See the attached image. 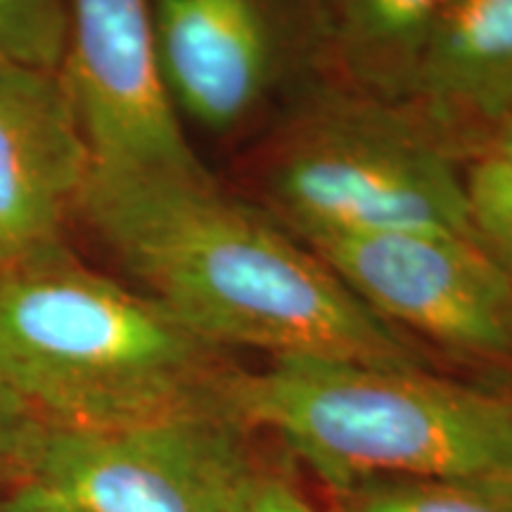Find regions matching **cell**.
<instances>
[{
    "label": "cell",
    "mask_w": 512,
    "mask_h": 512,
    "mask_svg": "<svg viewBox=\"0 0 512 512\" xmlns=\"http://www.w3.org/2000/svg\"><path fill=\"white\" fill-rule=\"evenodd\" d=\"M93 233L185 328L221 349L430 370L406 332L368 309L320 256L223 195L209 174L88 171L79 211Z\"/></svg>",
    "instance_id": "6da1fadb"
},
{
    "label": "cell",
    "mask_w": 512,
    "mask_h": 512,
    "mask_svg": "<svg viewBox=\"0 0 512 512\" xmlns=\"http://www.w3.org/2000/svg\"><path fill=\"white\" fill-rule=\"evenodd\" d=\"M238 370L226 349L69 247L0 275V380L43 425L114 430L230 413Z\"/></svg>",
    "instance_id": "7a4b0ae2"
},
{
    "label": "cell",
    "mask_w": 512,
    "mask_h": 512,
    "mask_svg": "<svg viewBox=\"0 0 512 512\" xmlns=\"http://www.w3.org/2000/svg\"><path fill=\"white\" fill-rule=\"evenodd\" d=\"M228 408L330 491L380 477L512 475V399L432 370L273 358L235 373Z\"/></svg>",
    "instance_id": "3957f363"
},
{
    "label": "cell",
    "mask_w": 512,
    "mask_h": 512,
    "mask_svg": "<svg viewBox=\"0 0 512 512\" xmlns=\"http://www.w3.org/2000/svg\"><path fill=\"white\" fill-rule=\"evenodd\" d=\"M268 211L311 242L392 230L475 235L458 147L411 107L368 93L325 95L268 164Z\"/></svg>",
    "instance_id": "277c9868"
},
{
    "label": "cell",
    "mask_w": 512,
    "mask_h": 512,
    "mask_svg": "<svg viewBox=\"0 0 512 512\" xmlns=\"http://www.w3.org/2000/svg\"><path fill=\"white\" fill-rule=\"evenodd\" d=\"M230 413H192L114 430L43 425L27 479L86 512H228L252 467Z\"/></svg>",
    "instance_id": "5b68a950"
},
{
    "label": "cell",
    "mask_w": 512,
    "mask_h": 512,
    "mask_svg": "<svg viewBox=\"0 0 512 512\" xmlns=\"http://www.w3.org/2000/svg\"><path fill=\"white\" fill-rule=\"evenodd\" d=\"M306 247L396 330L479 361L512 356V275L475 235L392 230Z\"/></svg>",
    "instance_id": "8992f818"
},
{
    "label": "cell",
    "mask_w": 512,
    "mask_h": 512,
    "mask_svg": "<svg viewBox=\"0 0 512 512\" xmlns=\"http://www.w3.org/2000/svg\"><path fill=\"white\" fill-rule=\"evenodd\" d=\"M60 74L93 169L207 174L166 91L152 0H67Z\"/></svg>",
    "instance_id": "52a82bcc"
},
{
    "label": "cell",
    "mask_w": 512,
    "mask_h": 512,
    "mask_svg": "<svg viewBox=\"0 0 512 512\" xmlns=\"http://www.w3.org/2000/svg\"><path fill=\"white\" fill-rule=\"evenodd\" d=\"M91 155L60 69L0 53V275L64 245Z\"/></svg>",
    "instance_id": "ba28073f"
},
{
    "label": "cell",
    "mask_w": 512,
    "mask_h": 512,
    "mask_svg": "<svg viewBox=\"0 0 512 512\" xmlns=\"http://www.w3.org/2000/svg\"><path fill=\"white\" fill-rule=\"evenodd\" d=\"M285 0H152L159 67L174 107L211 131L245 121L278 62Z\"/></svg>",
    "instance_id": "9c48e42d"
},
{
    "label": "cell",
    "mask_w": 512,
    "mask_h": 512,
    "mask_svg": "<svg viewBox=\"0 0 512 512\" xmlns=\"http://www.w3.org/2000/svg\"><path fill=\"white\" fill-rule=\"evenodd\" d=\"M401 105L453 145L512 117V0H448Z\"/></svg>",
    "instance_id": "30bf717a"
},
{
    "label": "cell",
    "mask_w": 512,
    "mask_h": 512,
    "mask_svg": "<svg viewBox=\"0 0 512 512\" xmlns=\"http://www.w3.org/2000/svg\"><path fill=\"white\" fill-rule=\"evenodd\" d=\"M448 0H330L339 57L361 93L401 102Z\"/></svg>",
    "instance_id": "8fae6325"
},
{
    "label": "cell",
    "mask_w": 512,
    "mask_h": 512,
    "mask_svg": "<svg viewBox=\"0 0 512 512\" xmlns=\"http://www.w3.org/2000/svg\"><path fill=\"white\" fill-rule=\"evenodd\" d=\"M335 512H512V475L380 477L332 491Z\"/></svg>",
    "instance_id": "7c38bea8"
},
{
    "label": "cell",
    "mask_w": 512,
    "mask_h": 512,
    "mask_svg": "<svg viewBox=\"0 0 512 512\" xmlns=\"http://www.w3.org/2000/svg\"><path fill=\"white\" fill-rule=\"evenodd\" d=\"M465 190L477 238L512 275V166L479 150L465 164Z\"/></svg>",
    "instance_id": "4fadbf2b"
},
{
    "label": "cell",
    "mask_w": 512,
    "mask_h": 512,
    "mask_svg": "<svg viewBox=\"0 0 512 512\" xmlns=\"http://www.w3.org/2000/svg\"><path fill=\"white\" fill-rule=\"evenodd\" d=\"M67 0H0V53L31 67L60 69Z\"/></svg>",
    "instance_id": "5bb4252c"
},
{
    "label": "cell",
    "mask_w": 512,
    "mask_h": 512,
    "mask_svg": "<svg viewBox=\"0 0 512 512\" xmlns=\"http://www.w3.org/2000/svg\"><path fill=\"white\" fill-rule=\"evenodd\" d=\"M41 420L0 380V498L27 479V463Z\"/></svg>",
    "instance_id": "9a60e30c"
},
{
    "label": "cell",
    "mask_w": 512,
    "mask_h": 512,
    "mask_svg": "<svg viewBox=\"0 0 512 512\" xmlns=\"http://www.w3.org/2000/svg\"><path fill=\"white\" fill-rule=\"evenodd\" d=\"M228 512H316L290 479L271 470L249 467Z\"/></svg>",
    "instance_id": "2e32d148"
},
{
    "label": "cell",
    "mask_w": 512,
    "mask_h": 512,
    "mask_svg": "<svg viewBox=\"0 0 512 512\" xmlns=\"http://www.w3.org/2000/svg\"><path fill=\"white\" fill-rule=\"evenodd\" d=\"M0 512H86L53 486L24 479L0 498Z\"/></svg>",
    "instance_id": "e0dca14e"
},
{
    "label": "cell",
    "mask_w": 512,
    "mask_h": 512,
    "mask_svg": "<svg viewBox=\"0 0 512 512\" xmlns=\"http://www.w3.org/2000/svg\"><path fill=\"white\" fill-rule=\"evenodd\" d=\"M482 150L494 152L496 157H501L503 162H508L512 166V117L491 133V138L486 140Z\"/></svg>",
    "instance_id": "ac0fdd59"
}]
</instances>
